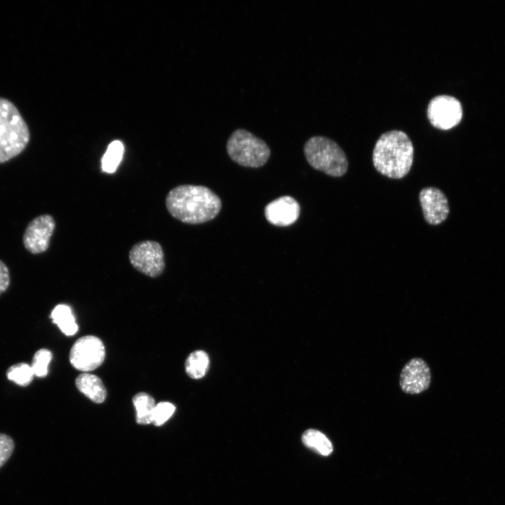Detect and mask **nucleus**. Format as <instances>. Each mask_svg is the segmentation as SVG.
Returning <instances> with one entry per match:
<instances>
[{"mask_svg":"<svg viewBox=\"0 0 505 505\" xmlns=\"http://www.w3.org/2000/svg\"><path fill=\"white\" fill-rule=\"evenodd\" d=\"M166 206L175 219L187 224H201L214 219L222 202L210 189L201 185L182 184L167 194Z\"/></svg>","mask_w":505,"mask_h":505,"instance_id":"obj_1","label":"nucleus"},{"mask_svg":"<svg viewBox=\"0 0 505 505\" xmlns=\"http://www.w3.org/2000/svg\"><path fill=\"white\" fill-rule=\"evenodd\" d=\"M414 157L412 141L403 131L393 130L381 135L372 152L375 169L387 177L401 179L410 172Z\"/></svg>","mask_w":505,"mask_h":505,"instance_id":"obj_2","label":"nucleus"},{"mask_svg":"<svg viewBox=\"0 0 505 505\" xmlns=\"http://www.w3.org/2000/svg\"><path fill=\"white\" fill-rule=\"evenodd\" d=\"M226 148L233 161L248 168L264 166L271 155L270 148L263 140L243 128L231 133Z\"/></svg>","mask_w":505,"mask_h":505,"instance_id":"obj_5","label":"nucleus"},{"mask_svg":"<svg viewBox=\"0 0 505 505\" xmlns=\"http://www.w3.org/2000/svg\"><path fill=\"white\" fill-rule=\"evenodd\" d=\"M30 138L28 126L18 108L0 97V163L20 154Z\"/></svg>","mask_w":505,"mask_h":505,"instance_id":"obj_3","label":"nucleus"},{"mask_svg":"<svg viewBox=\"0 0 505 505\" xmlns=\"http://www.w3.org/2000/svg\"><path fill=\"white\" fill-rule=\"evenodd\" d=\"M14 447V441L9 436L0 433V468L10 458Z\"/></svg>","mask_w":505,"mask_h":505,"instance_id":"obj_22","label":"nucleus"},{"mask_svg":"<svg viewBox=\"0 0 505 505\" xmlns=\"http://www.w3.org/2000/svg\"><path fill=\"white\" fill-rule=\"evenodd\" d=\"M10 276L6 265L0 260V294L4 292L8 287Z\"/></svg>","mask_w":505,"mask_h":505,"instance_id":"obj_23","label":"nucleus"},{"mask_svg":"<svg viewBox=\"0 0 505 505\" xmlns=\"http://www.w3.org/2000/svg\"><path fill=\"white\" fill-rule=\"evenodd\" d=\"M51 358L52 354L46 349H41L35 353L31 365L35 376L39 377L46 376Z\"/></svg>","mask_w":505,"mask_h":505,"instance_id":"obj_20","label":"nucleus"},{"mask_svg":"<svg viewBox=\"0 0 505 505\" xmlns=\"http://www.w3.org/2000/svg\"><path fill=\"white\" fill-rule=\"evenodd\" d=\"M302 440L305 446L314 450L319 454L328 456L333 450L330 440L325 434L318 430H307L303 433Z\"/></svg>","mask_w":505,"mask_h":505,"instance_id":"obj_15","label":"nucleus"},{"mask_svg":"<svg viewBox=\"0 0 505 505\" xmlns=\"http://www.w3.org/2000/svg\"><path fill=\"white\" fill-rule=\"evenodd\" d=\"M50 318L60 330L67 336L74 335L78 330L70 307L66 304L57 305L51 312Z\"/></svg>","mask_w":505,"mask_h":505,"instance_id":"obj_14","label":"nucleus"},{"mask_svg":"<svg viewBox=\"0 0 505 505\" xmlns=\"http://www.w3.org/2000/svg\"><path fill=\"white\" fill-rule=\"evenodd\" d=\"M75 384L78 390L93 402L101 403L105 400L107 390L97 376L89 373L81 374L76 377Z\"/></svg>","mask_w":505,"mask_h":505,"instance_id":"obj_13","label":"nucleus"},{"mask_svg":"<svg viewBox=\"0 0 505 505\" xmlns=\"http://www.w3.org/2000/svg\"><path fill=\"white\" fill-rule=\"evenodd\" d=\"M209 367L208 354L202 350L191 353L185 362V370L192 379H200L207 372Z\"/></svg>","mask_w":505,"mask_h":505,"instance_id":"obj_17","label":"nucleus"},{"mask_svg":"<svg viewBox=\"0 0 505 505\" xmlns=\"http://www.w3.org/2000/svg\"><path fill=\"white\" fill-rule=\"evenodd\" d=\"M419 203L425 221L431 225L443 222L450 213L448 201L445 194L433 187L423 188L419 194Z\"/></svg>","mask_w":505,"mask_h":505,"instance_id":"obj_10","label":"nucleus"},{"mask_svg":"<svg viewBox=\"0 0 505 505\" xmlns=\"http://www.w3.org/2000/svg\"><path fill=\"white\" fill-rule=\"evenodd\" d=\"M132 266L143 274L155 278L165 269L164 253L161 245L154 241H142L129 251Z\"/></svg>","mask_w":505,"mask_h":505,"instance_id":"obj_6","label":"nucleus"},{"mask_svg":"<svg viewBox=\"0 0 505 505\" xmlns=\"http://www.w3.org/2000/svg\"><path fill=\"white\" fill-rule=\"evenodd\" d=\"M309 164L332 177H342L347 171L348 160L342 149L329 137L316 135L307 140L303 148Z\"/></svg>","mask_w":505,"mask_h":505,"instance_id":"obj_4","label":"nucleus"},{"mask_svg":"<svg viewBox=\"0 0 505 505\" xmlns=\"http://www.w3.org/2000/svg\"><path fill=\"white\" fill-rule=\"evenodd\" d=\"M175 410V405L169 402H160L156 404L152 423L157 426L162 425L173 415Z\"/></svg>","mask_w":505,"mask_h":505,"instance_id":"obj_21","label":"nucleus"},{"mask_svg":"<svg viewBox=\"0 0 505 505\" xmlns=\"http://www.w3.org/2000/svg\"><path fill=\"white\" fill-rule=\"evenodd\" d=\"M6 376L18 385L26 386L31 383L34 374L30 365L21 363L11 366L6 372Z\"/></svg>","mask_w":505,"mask_h":505,"instance_id":"obj_19","label":"nucleus"},{"mask_svg":"<svg viewBox=\"0 0 505 505\" xmlns=\"http://www.w3.org/2000/svg\"><path fill=\"white\" fill-rule=\"evenodd\" d=\"M124 147L119 140H114L108 146L102 159V170L114 173L119 166L123 155Z\"/></svg>","mask_w":505,"mask_h":505,"instance_id":"obj_18","label":"nucleus"},{"mask_svg":"<svg viewBox=\"0 0 505 505\" xmlns=\"http://www.w3.org/2000/svg\"><path fill=\"white\" fill-rule=\"evenodd\" d=\"M430 383V369L423 359L412 358L403 368L400 375V386L405 393H422L429 388Z\"/></svg>","mask_w":505,"mask_h":505,"instance_id":"obj_11","label":"nucleus"},{"mask_svg":"<svg viewBox=\"0 0 505 505\" xmlns=\"http://www.w3.org/2000/svg\"><path fill=\"white\" fill-rule=\"evenodd\" d=\"M55 227V220L50 215H41L33 219L27 225L23 235L25 248L33 254L46 251L49 246Z\"/></svg>","mask_w":505,"mask_h":505,"instance_id":"obj_9","label":"nucleus"},{"mask_svg":"<svg viewBox=\"0 0 505 505\" xmlns=\"http://www.w3.org/2000/svg\"><path fill=\"white\" fill-rule=\"evenodd\" d=\"M427 117L433 127L440 130L450 129L462 120V105L452 96L437 95L428 105Z\"/></svg>","mask_w":505,"mask_h":505,"instance_id":"obj_8","label":"nucleus"},{"mask_svg":"<svg viewBox=\"0 0 505 505\" xmlns=\"http://www.w3.org/2000/svg\"><path fill=\"white\" fill-rule=\"evenodd\" d=\"M133 402L136 409V422L140 424L152 423L156 405L154 398L147 393L140 392L133 396Z\"/></svg>","mask_w":505,"mask_h":505,"instance_id":"obj_16","label":"nucleus"},{"mask_svg":"<svg viewBox=\"0 0 505 505\" xmlns=\"http://www.w3.org/2000/svg\"><path fill=\"white\" fill-rule=\"evenodd\" d=\"M105 358V346L98 337L83 336L73 344L69 352V361L76 370L92 371L103 363Z\"/></svg>","mask_w":505,"mask_h":505,"instance_id":"obj_7","label":"nucleus"},{"mask_svg":"<svg viewBox=\"0 0 505 505\" xmlns=\"http://www.w3.org/2000/svg\"><path fill=\"white\" fill-rule=\"evenodd\" d=\"M300 213L298 202L290 196H281L264 208V216L271 224L286 227L295 223Z\"/></svg>","mask_w":505,"mask_h":505,"instance_id":"obj_12","label":"nucleus"}]
</instances>
